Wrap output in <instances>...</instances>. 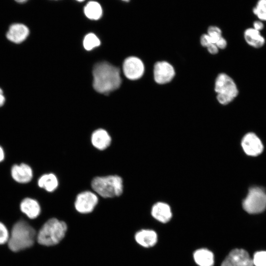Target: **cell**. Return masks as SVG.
<instances>
[{"mask_svg": "<svg viewBox=\"0 0 266 266\" xmlns=\"http://www.w3.org/2000/svg\"><path fill=\"white\" fill-rule=\"evenodd\" d=\"M253 28L259 31H260L262 30H263L264 27V24L260 20L255 21L253 23Z\"/></svg>", "mask_w": 266, "mask_h": 266, "instance_id": "obj_30", "label": "cell"}, {"mask_svg": "<svg viewBox=\"0 0 266 266\" xmlns=\"http://www.w3.org/2000/svg\"><path fill=\"white\" fill-rule=\"evenodd\" d=\"M155 81L159 84H165L170 82L174 78L175 71L169 63L163 61L155 63L153 69Z\"/></svg>", "mask_w": 266, "mask_h": 266, "instance_id": "obj_8", "label": "cell"}, {"mask_svg": "<svg viewBox=\"0 0 266 266\" xmlns=\"http://www.w3.org/2000/svg\"><path fill=\"white\" fill-rule=\"evenodd\" d=\"M9 238V233L6 227L0 222V244L8 242Z\"/></svg>", "mask_w": 266, "mask_h": 266, "instance_id": "obj_26", "label": "cell"}, {"mask_svg": "<svg viewBox=\"0 0 266 266\" xmlns=\"http://www.w3.org/2000/svg\"><path fill=\"white\" fill-rule=\"evenodd\" d=\"M215 44L219 49H224L227 45V42L226 40L223 36H222L218 40Z\"/></svg>", "mask_w": 266, "mask_h": 266, "instance_id": "obj_28", "label": "cell"}, {"mask_svg": "<svg viewBox=\"0 0 266 266\" xmlns=\"http://www.w3.org/2000/svg\"><path fill=\"white\" fill-rule=\"evenodd\" d=\"M15 2L20 4H23L27 3L30 0H13Z\"/></svg>", "mask_w": 266, "mask_h": 266, "instance_id": "obj_33", "label": "cell"}, {"mask_svg": "<svg viewBox=\"0 0 266 266\" xmlns=\"http://www.w3.org/2000/svg\"><path fill=\"white\" fill-rule=\"evenodd\" d=\"M243 209L250 214H257L266 208V193L261 187L250 188L246 198L242 202Z\"/></svg>", "mask_w": 266, "mask_h": 266, "instance_id": "obj_6", "label": "cell"}, {"mask_svg": "<svg viewBox=\"0 0 266 266\" xmlns=\"http://www.w3.org/2000/svg\"><path fill=\"white\" fill-rule=\"evenodd\" d=\"M111 138L107 132L99 129L95 131L91 136L92 145L100 150L106 149L110 145Z\"/></svg>", "mask_w": 266, "mask_h": 266, "instance_id": "obj_15", "label": "cell"}, {"mask_svg": "<svg viewBox=\"0 0 266 266\" xmlns=\"http://www.w3.org/2000/svg\"><path fill=\"white\" fill-rule=\"evenodd\" d=\"M253 12L260 21H266V0H259Z\"/></svg>", "mask_w": 266, "mask_h": 266, "instance_id": "obj_23", "label": "cell"}, {"mask_svg": "<svg viewBox=\"0 0 266 266\" xmlns=\"http://www.w3.org/2000/svg\"><path fill=\"white\" fill-rule=\"evenodd\" d=\"M100 43L99 38L93 33H89L86 34L83 40L84 47L88 51L99 46Z\"/></svg>", "mask_w": 266, "mask_h": 266, "instance_id": "obj_22", "label": "cell"}, {"mask_svg": "<svg viewBox=\"0 0 266 266\" xmlns=\"http://www.w3.org/2000/svg\"><path fill=\"white\" fill-rule=\"evenodd\" d=\"M207 51L211 54H216L219 51V48L215 44L212 43L207 47Z\"/></svg>", "mask_w": 266, "mask_h": 266, "instance_id": "obj_29", "label": "cell"}, {"mask_svg": "<svg viewBox=\"0 0 266 266\" xmlns=\"http://www.w3.org/2000/svg\"><path fill=\"white\" fill-rule=\"evenodd\" d=\"M151 214L155 219L164 223L168 222L172 216L170 206L164 202L155 204L152 208Z\"/></svg>", "mask_w": 266, "mask_h": 266, "instance_id": "obj_17", "label": "cell"}, {"mask_svg": "<svg viewBox=\"0 0 266 266\" xmlns=\"http://www.w3.org/2000/svg\"><path fill=\"white\" fill-rule=\"evenodd\" d=\"M21 211L30 219H35L40 214L41 207L39 202L31 198H24L20 202Z\"/></svg>", "mask_w": 266, "mask_h": 266, "instance_id": "obj_14", "label": "cell"}, {"mask_svg": "<svg viewBox=\"0 0 266 266\" xmlns=\"http://www.w3.org/2000/svg\"><path fill=\"white\" fill-rule=\"evenodd\" d=\"M5 157V154L4 150L3 149L2 147L0 146V163L2 162Z\"/></svg>", "mask_w": 266, "mask_h": 266, "instance_id": "obj_32", "label": "cell"}, {"mask_svg": "<svg viewBox=\"0 0 266 266\" xmlns=\"http://www.w3.org/2000/svg\"><path fill=\"white\" fill-rule=\"evenodd\" d=\"M58 184L57 177L52 173L43 174L37 180L38 186L48 192L54 191L57 188Z\"/></svg>", "mask_w": 266, "mask_h": 266, "instance_id": "obj_20", "label": "cell"}, {"mask_svg": "<svg viewBox=\"0 0 266 266\" xmlns=\"http://www.w3.org/2000/svg\"></svg>", "mask_w": 266, "mask_h": 266, "instance_id": "obj_36", "label": "cell"}, {"mask_svg": "<svg viewBox=\"0 0 266 266\" xmlns=\"http://www.w3.org/2000/svg\"><path fill=\"white\" fill-rule=\"evenodd\" d=\"M252 260L254 266H266V251L256 252Z\"/></svg>", "mask_w": 266, "mask_h": 266, "instance_id": "obj_25", "label": "cell"}, {"mask_svg": "<svg viewBox=\"0 0 266 266\" xmlns=\"http://www.w3.org/2000/svg\"><path fill=\"white\" fill-rule=\"evenodd\" d=\"M122 1H125V2H128L130 0H121Z\"/></svg>", "mask_w": 266, "mask_h": 266, "instance_id": "obj_35", "label": "cell"}, {"mask_svg": "<svg viewBox=\"0 0 266 266\" xmlns=\"http://www.w3.org/2000/svg\"><path fill=\"white\" fill-rule=\"evenodd\" d=\"M200 43L203 47L206 48L213 43L210 36L207 33L201 35L200 38Z\"/></svg>", "mask_w": 266, "mask_h": 266, "instance_id": "obj_27", "label": "cell"}, {"mask_svg": "<svg viewBox=\"0 0 266 266\" xmlns=\"http://www.w3.org/2000/svg\"><path fill=\"white\" fill-rule=\"evenodd\" d=\"M221 266H254L252 259L244 249L232 250L221 264Z\"/></svg>", "mask_w": 266, "mask_h": 266, "instance_id": "obj_10", "label": "cell"}, {"mask_svg": "<svg viewBox=\"0 0 266 266\" xmlns=\"http://www.w3.org/2000/svg\"><path fill=\"white\" fill-rule=\"evenodd\" d=\"M84 13L89 19L98 20L102 15V8L100 4L96 1H90L84 8Z\"/></svg>", "mask_w": 266, "mask_h": 266, "instance_id": "obj_21", "label": "cell"}, {"mask_svg": "<svg viewBox=\"0 0 266 266\" xmlns=\"http://www.w3.org/2000/svg\"><path fill=\"white\" fill-rule=\"evenodd\" d=\"M123 70L125 76L130 80L141 78L144 72L142 61L136 57H129L124 62Z\"/></svg>", "mask_w": 266, "mask_h": 266, "instance_id": "obj_9", "label": "cell"}, {"mask_svg": "<svg viewBox=\"0 0 266 266\" xmlns=\"http://www.w3.org/2000/svg\"><path fill=\"white\" fill-rule=\"evenodd\" d=\"M29 34L30 30L27 26L23 23H15L9 27L6 36L11 42L20 43L28 37Z\"/></svg>", "mask_w": 266, "mask_h": 266, "instance_id": "obj_12", "label": "cell"}, {"mask_svg": "<svg viewBox=\"0 0 266 266\" xmlns=\"http://www.w3.org/2000/svg\"><path fill=\"white\" fill-rule=\"evenodd\" d=\"M76 1H79V2H82L83 1H84L85 0H76Z\"/></svg>", "mask_w": 266, "mask_h": 266, "instance_id": "obj_34", "label": "cell"}, {"mask_svg": "<svg viewBox=\"0 0 266 266\" xmlns=\"http://www.w3.org/2000/svg\"><path fill=\"white\" fill-rule=\"evenodd\" d=\"M214 85L217 100L221 104H229L238 95V90L235 83L225 73H221L217 75Z\"/></svg>", "mask_w": 266, "mask_h": 266, "instance_id": "obj_5", "label": "cell"}, {"mask_svg": "<svg viewBox=\"0 0 266 266\" xmlns=\"http://www.w3.org/2000/svg\"><path fill=\"white\" fill-rule=\"evenodd\" d=\"M67 227L66 223L53 218L42 226L36 235L38 243L44 246H53L59 243L65 237Z\"/></svg>", "mask_w": 266, "mask_h": 266, "instance_id": "obj_3", "label": "cell"}, {"mask_svg": "<svg viewBox=\"0 0 266 266\" xmlns=\"http://www.w3.org/2000/svg\"><path fill=\"white\" fill-rule=\"evenodd\" d=\"M93 75L94 89L100 93L106 95L118 89L121 84L119 69L107 62L95 65Z\"/></svg>", "mask_w": 266, "mask_h": 266, "instance_id": "obj_1", "label": "cell"}, {"mask_svg": "<svg viewBox=\"0 0 266 266\" xmlns=\"http://www.w3.org/2000/svg\"><path fill=\"white\" fill-rule=\"evenodd\" d=\"M11 175L16 182L19 183H28L33 177L32 167L25 163L14 165L11 168Z\"/></svg>", "mask_w": 266, "mask_h": 266, "instance_id": "obj_13", "label": "cell"}, {"mask_svg": "<svg viewBox=\"0 0 266 266\" xmlns=\"http://www.w3.org/2000/svg\"><path fill=\"white\" fill-rule=\"evenodd\" d=\"M37 235L34 228L24 220L17 222L13 226L8 243L9 249L18 252L31 247Z\"/></svg>", "mask_w": 266, "mask_h": 266, "instance_id": "obj_2", "label": "cell"}, {"mask_svg": "<svg viewBox=\"0 0 266 266\" xmlns=\"http://www.w3.org/2000/svg\"><path fill=\"white\" fill-rule=\"evenodd\" d=\"M194 259L199 266H213L214 255L210 250L202 248L197 250L194 253Z\"/></svg>", "mask_w": 266, "mask_h": 266, "instance_id": "obj_19", "label": "cell"}, {"mask_svg": "<svg viewBox=\"0 0 266 266\" xmlns=\"http://www.w3.org/2000/svg\"><path fill=\"white\" fill-rule=\"evenodd\" d=\"M244 37L247 44L254 48H260L265 43V39L260 31L253 28H248L244 31Z\"/></svg>", "mask_w": 266, "mask_h": 266, "instance_id": "obj_18", "label": "cell"}, {"mask_svg": "<svg viewBox=\"0 0 266 266\" xmlns=\"http://www.w3.org/2000/svg\"><path fill=\"white\" fill-rule=\"evenodd\" d=\"M93 190L104 198L120 196L123 190V180L116 175L97 176L91 182Z\"/></svg>", "mask_w": 266, "mask_h": 266, "instance_id": "obj_4", "label": "cell"}, {"mask_svg": "<svg viewBox=\"0 0 266 266\" xmlns=\"http://www.w3.org/2000/svg\"><path fill=\"white\" fill-rule=\"evenodd\" d=\"M134 238L138 244L147 248L154 246L157 242L158 237L155 231L144 229L138 231L135 234Z\"/></svg>", "mask_w": 266, "mask_h": 266, "instance_id": "obj_16", "label": "cell"}, {"mask_svg": "<svg viewBox=\"0 0 266 266\" xmlns=\"http://www.w3.org/2000/svg\"><path fill=\"white\" fill-rule=\"evenodd\" d=\"M96 194L89 191L82 192L76 197L74 206L76 210L82 214L92 212L98 203Z\"/></svg>", "mask_w": 266, "mask_h": 266, "instance_id": "obj_7", "label": "cell"}, {"mask_svg": "<svg viewBox=\"0 0 266 266\" xmlns=\"http://www.w3.org/2000/svg\"><path fill=\"white\" fill-rule=\"evenodd\" d=\"M207 34L210 36L213 43L215 44L222 36V31L218 27L211 26L208 27Z\"/></svg>", "mask_w": 266, "mask_h": 266, "instance_id": "obj_24", "label": "cell"}, {"mask_svg": "<svg viewBox=\"0 0 266 266\" xmlns=\"http://www.w3.org/2000/svg\"><path fill=\"white\" fill-rule=\"evenodd\" d=\"M241 146L248 156H257L263 151L264 146L260 139L253 133L245 134L241 141Z\"/></svg>", "mask_w": 266, "mask_h": 266, "instance_id": "obj_11", "label": "cell"}, {"mask_svg": "<svg viewBox=\"0 0 266 266\" xmlns=\"http://www.w3.org/2000/svg\"><path fill=\"white\" fill-rule=\"evenodd\" d=\"M5 101V98L3 94L2 90L0 88V107L2 106Z\"/></svg>", "mask_w": 266, "mask_h": 266, "instance_id": "obj_31", "label": "cell"}]
</instances>
